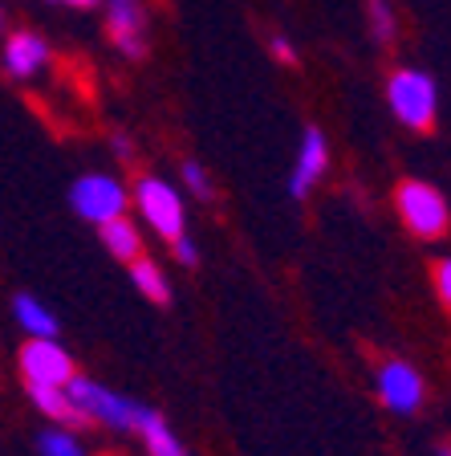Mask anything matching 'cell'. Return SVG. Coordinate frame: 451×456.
Instances as JSON below:
<instances>
[{
    "instance_id": "6da1fadb",
    "label": "cell",
    "mask_w": 451,
    "mask_h": 456,
    "mask_svg": "<svg viewBox=\"0 0 451 456\" xmlns=\"http://www.w3.org/2000/svg\"><path fill=\"white\" fill-rule=\"evenodd\" d=\"M66 395L74 399V408L82 411L85 424H102L110 432H139V419L147 411V403L118 395L114 387H102L98 379H85V375H74L66 383Z\"/></svg>"
},
{
    "instance_id": "7a4b0ae2",
    "label": "cell",
    "mask_w": 451,
    "mask_h": 456,
    "mask_svg": "<svg viewBox=\"0 0 451 456\" xmlns=\"http://www.w3.org/2000/svg\"><path fill=\"white\" fill-rule=\"evenodd\" d=\"M395 208H399V220L411 228L419 240H439L447 237L451 228V208L443 191L427 180H403L395 188Z\"/></svg>"
},
{
    "instance_id": "3957f363",
    "label": "cell",
    "mask_w": 451,
    "mask_h": 456,
    "mask_svg": "<svg viewBox=\"0 0 451 456\" xmlns=\"http://www.w3.org/2000/svg\"><path fill=\"white\" fill-rule=\"evenodd\" d=\"M386 102L403 126L411 131H431L435 110H439V90L423 69H395L386 82Z\"/></svg>"
},
{
    "instance_id": "277c9868",
    "label": "cell",
    "mask_w": 451,
    "mask_h": 456,
    "mask_svg": "<svg viewBox=\"0 0 451 456\" xmlns=\"http://www.w3.org/2000/svg\"><path fill=\"white\" fill-rule=\"evenodd\" d=\"M126 204H131L126 188L114 175H106V171H85V175L74 180V188H69V208L82 220H90V224L118 220L126 212Z\"/></svg>"
},
{
    "instance_id": "5b68a950",
    "label": "cell",
    "mask_w": 451,
    "mask_h": 456,
    "mask_svg": "<svg viewBox=\"0 0 451 456\" xmlns=\"http://www.w3.org/2000/svg\"><path fill=\"white\" fill-rule=\"evenodd\" d=\"M134 204H139L142 220H147L163 240H179L188 232L183 200H179V191L171 188L167 180H159V175H142V180L134 183Z\"/></svg>"
},
{
    "instance_id": "8992f818",
    "label": "cell",
    "mask_w": 451,
    "mask_h": 456,
    "mask_svg": "<svg viewBox=\"0 0 451 456\" xmlns=\"http://www.w3.org/2000/svg\"><path fill=\"white\" fill-rule=\"evenodd\" d=\"M17 367L25 387H66L74 379V359L57 338H28L17 351Z\"/></svg>"
},
{
    "instance_id": "52a82bcc",
    "label": "cell",
    "mask_w": 451,
    "mask_h": 456,
    "mask_svg": "<svg viewBox=\"0 0 451 456\" xmlns=\"http://www.w3.org/2000/svg\"><path fill=\"white\" fill-rule=\"evenodd\" d=\"M374 387H378L383 408L395 411V416H415V411L423 408V399H427L423 375H419L407 359H386L383 367H378V375H374Z\"/></svg>"
},
{
    "instance_id": "ba28073f",
    "label": "cell",
    "mask_w": 451,
    "mask_h": 456,
    "mask_svg": "<svg viewBox=\"0 0 451 456\" xmlns=\"http://www.w3.org/2000/svg\"><path fill=\"white\" fill-rule=\"evenodd\" d=\"M326 171H329V142L318 126H310V131L301 134L297 163H293V175H289V196L305 200L313 188H318V180L326 175Z\"/></svg>"
},
{
    "instance_id": "9c48e42d",
    "label": "cell",
    "mask_w": 451,
    "mask_h": 456,
    "mask_svg": "<svg viewBox=\"0 0 451 456\" xmlns=\"http://www.w3.org/2000/svg\"><path fill=\"white\" fill-rule=\"evenodd\" d=\"M106 28L118 53L142 57L147 53V17L139 0H106Z\"/></svg>"
},
{
    "instance_id": "30bf717a",
    "label": "cell",
    "mask_w": 451,
    "mask_h": 456,
    "mask_svg": "<svg viewBox=\"0 0 451 456\" xmlns=\"http://www.w3.org/2000/svg\"><path fill=\"white\" fill-rule=\"evenodd\" d=\"M45 61H49V49L37 33H12L4 41V69L12 77H33L37 69H45Z\"/></svg>"
},
{
    "instance_id": "8fae6325",
    "label": "cell",
    "mask_w": 451,
    "mask_h": 456,
    "mask_svg": "<svg viewBox=\"0 0 451 456\" xmlns=\"http://www.w3.org/2000/svg\"><path fill=\"white\" fill-rule=\"evenodd\" d=\"M12 318H17V326L28 334V338H57V334H61L53 310H49L41 297H33V294L12 297Z\"/></svg>"
},
{
    "instance_id": "7c38bea8",
    "label": "cell",
    "mask_w": 451,
    "mask_h": 456,
    "mask_svg": "<svg viewBox=\"0 0 451 456\" xmlns=\"http://www.w3.org/2000/svg\"><path fill=\"white\" fill-rule=\"evenodd\" d=\"M98 237H102L106 253L118 256V261H126V265H131L134 256H142V237H139V228H134L126 216L98 224Z\"/></svg>"
},
{
    "instance_id": "4fadbf2b",
    "label": "cell",
    "mask_w": 451,
    "mask_h": 456,
    "mask_svg": "<svg viewBox=\"0 0 451 456\" xmlns=\"http://www.w3.org/2000/svg\"><path fill=\"white\" fill-rule=\"evenodd\" d=\"M28 399H33V408H37L45 419H53V424L85 428L82 411L74 408V399L66 395V387H28Z\"/></svg>"
},
{
    "instance_id": "5bb4252c",
    "label": "cell",
    "mask_w": 451,
    "mask_h": 456,
    "mask_svg": "<svg viewBox=\"0 0 451 456\" xmlns=\"http://www.w3.org/2000/svg\"><path fill=\"white\" fill-rule=\"evenodd\" d=\"M139 436H142V444H147V452H150V456H188V448L179 444V436L171 432L167 419H163L155 408L142 411V419H139Z\"/></svg>"
},
{
    "instance_id": "9a60e30c",
    "label": "cell",
    "mask_w": 451,
    "mask_h": 456,
    "mask_svg": "<svg viewBox=\"0 0 451 456\" xmlns=\"http://www.w3.org/2000/svg\"><path fill=\"white\" fill-rule=\"evenodd\" d=\"M131 285L139 289L147 302H155V305H167L171 302V281H167V273H163L150 256H134L131 261Z\"/></svg>"
},
{
    "instance_id": "2e32d148",
    "label": "cell",
    "mask_w": 451,
    "mask_h": 456,
    "mask_svg": "<svg viewBox=\"0 0 451 456\" xmlns=\"http://www.w3.org/2000/svg\"><path fill=\"white\" fill-rule=\"evenodd\" d=\"M37 452L41 456H85V448L69 428H41L37 432Z\"/></svg>"
},
{
    "instance_id": "e0dca14e",
    "label": "cell",
    "mask_w": 451,
    "mask_h": 456,
    "mask_svg": "<svg viewBox=\"0 0 451 456\" xmlns=\"http://www.w3.org/2000/svg\"><path fill=\"white\" fill-rule=\"evenodd\" d=\"M370 33H374L378 45L395 37V4L391 0H370Z\"/></svg>"
},
{
    "instance_id": "ac0fdd59",
    "label": "cell",
    "mask_w": 451,
    "mask_h": 456,
    "mask_svg": "<svg viewBox=\"0 0 451 456\" xmlns=\"http://www.w3.org/2000/svg\"><path fill=\"white\" fill-rule=\"evenodd\" d=\"M183 183H188V188L196 191L199 200H212V196H216V188H212V180H207V171L199 167L196 159H191V163H183Z\"/></svg>"
},
{
    "instance_id": "d6986e66",
    "label": "cell",
    "mask_w": 451,
    "mask_h": 456,
    "mask_svg": "<svg viewBox=\"0 0 451 456\" xmlns=\"http://www.w3.org/2000/svg\"><path fill=\"white\" fill-rule=\"evenodd\" d=\"M431 277H435V294H439V302L451 310V256H439V261H435Z\"/></svg>"
},
{
    "instance_id": "ffe728a7",
    "label": "cell",
    "mask_w": 451,
    "mask_h": 456,
    "mask_svg": "<svg viewBox=\"0 0 451 456\" xmlns=\"http://www.w3.org/2000/svg\"><path fill=\"white\" fill-rule=\"evenodd\" d=\"M171 253H175L179 265H188V269H196V265H199V245L188 237V232H183L179 240H171Z\"/></svg>"
},
{
    "instance_id": "44dd1931",
    "label": "cell",
    "mask_w": 451,
    "mask_h": 456,
    "mask_svg": "<svg viewBox=\"0 0 451 456\" xmlns=\"http://www.w3.org/2000/svg\"><path fill=\"white\" fill-rule=\"evenodd\" d=\"M269 45H273V57H281L285 66H297V49H293L285 37H273V41H269Z\"/></svg>"
},
{
    "instance_id": "7402d4cb",
    "label": "cell",
    "mask_w": 451,
    "mask_h": 456,
    "mask_svg": "<svg viewBox=\"0 0 451 456\" xmlns=\"http://www.w3.org/2000/svg\"><path fill=\"white\" fill-rule=\"evenodd\" d=\"M114 151H118V159H134V151H131V142L123 139V134H114Z\"/></svg>"
},
{
    "instance_id": "603a6c76",
    "label": "cell",
    "mask_w": 451,
    "mask_h": 456,
    "mask_svg": "<svg viewBox=\"0 0 451 456\" xmlns=\"http://www.w3.org/2000/svg\"><path fill=\"white\" fill-rule=\"evenodd\" d=\"M53 4H74V9H90V4H98V0H53Z\"/></svg>"
},
{
    "instance_id": "cb8c5ba5",
    "label": "cell",
    "mask_w": 451,
    "mask_h": 456,
    "mask_svg": "<svg viewBox=\"0 0 451 456\" xmlns=\"http://www.w3.org/2000/svg\"><path fill=\"white\" fill-rule=\"evenodd\" d=\"M435 456H451V444H439L435 448Z\"/></svg>"
},
{
    "instance_id": "d4e9b609",
    "label": "cell",
    "mask_w": 451,
    "mask_h": 456,
    "mask_svg": "<svg viewBox=\"0 0 451 456\" xmlns=\"http://www.w3.org/2000/svg\"><path fill=\"white\" fill-rule=\"evenodd\" d=\"M0 28H4V9H0Z\"/></svg>"
}]
</instances>
